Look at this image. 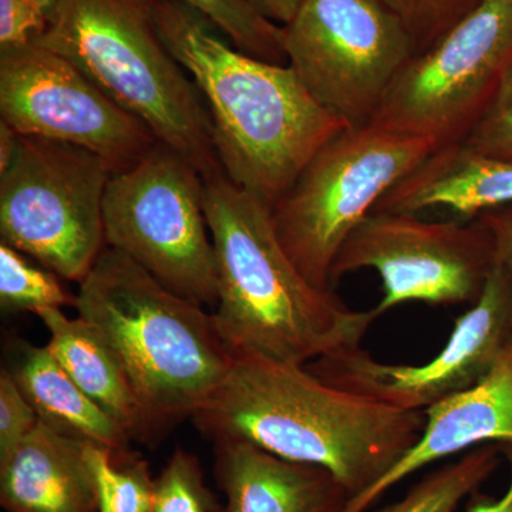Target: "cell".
Here are the masks:
<instances>
[{"label": "cell", "instance_id": "obj_25", "mask_svg": "<svg viewBox=\"0 0 512 512\" xmlns=\"http://www.w3.org/2000/svg\"><path fill=\"white\" fill-rule=\"evenodd\" d=\"M402 20L416 55L433 46L483 0H379ZM414 55V56H416Z\"/></svg>", "mask_w": 512, "mask_h": 512}, {"label": "cell", "instance_id": "obj_19", "mask_svg": "<svg viewBox=\"0 0 512 512\" xmlns=\"http://www.w3.org/2000/svg\"><path fill=\"white\" fill-rule=\"evenodd\" d=\"M5 369L47 426L84 443L127 450V431L73 382L47 346L15 340Z\"/></svg>", "mask_w": 512, "mask_h": 512}, {"label": "cell", "instance_id": "obj_21", "mask_svg": "<svg viewBox=\"0 0 512 512\" xmlns=\"http://www.w3.org/2000/svg\"><path fill=\"white\" fill-rule=\"evenodd\" d=\"M96 485L97 512H151L154 478L148 464L130 450L87 444Z\"/></svg>", "mask_w": 512, "mask_h": 512}, {"label": "cell", "instance_id": "obj_26", "mask_svg": "<svg viewBox=\"0 0 512 512\" xmlns=\"http://www.w3.org/2000/svg\"><path fill=\"white\" fill-rule=\"evenodd\" d=\"M463 144L483 156L512 161V64Z\"/></svg>", "mask_w": 512, "mask_h": 512}, {"label": "cell", "instance_id": "obj_15", "mask_svg": "<svg viewBox=\"0 0 512 512\" xmlns=\"http://www.w3.org/2000/svg\"><path fill=\"white\" fill-rule=\"evenodd\" d=\"M222 512H342L349 491L330 471L235 440L214 441Z\"/></svg>", "mask_w": 512, "mask_h": 512}, {"label": "cell", "instance_id": "obj_23", "mask_svg": "<svg viewBox=\"0 0 512 512\" xmlns=\"http://www.w3.org/2000/svg\"><path fill=\"white\" fill-rule=\"evenodd\" d=\"M77 295H72L59 276L45 266L32 262L29 256L6 244H0V303L6 311L35 313L43 308H76Z\"/></svg>", "mask_w": 512, "mask_h": 512}, {"label": "cell", "instance_id": "obj_31", "mask_svg": "<svg viewBox=\"0 0 512 512\" xmlns=\"http://www.w3.org/2000/svg\"><path fill=\"white\" fill-rule=\"evenodd\" d=\"M262 16L276 25L284 26L291 22L303 0H247Z\"/></svg>", "mask_w": 512, "mask_h": 512}, {"label": "cell", "instance_id": "obj_32", "mask_svg": "<svg viewBox=\"0 0 512 512\" xmlns=\"http://www.w3.org/2000/svg\"><path fill=\"white\" fill-rule=\"evenodd\" d=\"M18 141L19 134L2 121L0 123V171L5 170L12 161Z\"/></svg>", "mask_w": 512, "mask_h": 512}, {"label": "cell", "instance_id": "obj_5", "mask_svg": "<svg viewBox=\"0 0 512 512\" xmlns=\"http://www.w3.org/2000/svg\"><path fill=\"white\" fill-rule=\"evenodd\" d=\"M36 45L66 57L204 180L222 174L210 113L147 0H59Z\"/></svg>", "mask_w": 512, "mask_h": 512}, {"label": "cell", "instance_id": "obj_3", "mask_svg": "<svg viewBox=\"0 0 512 512\" xmlns=\"http://www.w3.org/2000/svg\"><path fill=\"white\" fill-rule=\"evenodd\" d=\"M218 265L215 328L232 353L306 366L360 346L373 311H352L303 278L276 235L272 208L225 174L204 180Z\"/></svg>", "mask_w": 512, "mask_h": 512}, {"label": "cell", "instance_id": "obj_1", "mask_svg": "<svg viewBox=\"0 0 512 512\" xmlns=\"http://www.w3.org/2000/svg\"><path fill=\"white\" fill-rule=\"evenodd\" d=\"M192 419L212 441H244L325 468L349 501L375 487L426 426L424 412L392 409L330 386L305 366L245 353H234L227 376Z\"/></svg>", "mask_w": 512, "mask_h": 512}, {"label": "cell", "instance_id": "obj_28", "mask_svg": "<svg viewBox=\"0 0 512 512\" xmlns=\"http://www.w3.org/2000/svg\"><path fill=\"white\" fill-rule=\"evenodd\" d=\"M49 22V16L28 0H0V52L36 45Z\"/></svg>", "mask_w": 512, "mask_h": 512}, {"label": "cell", "instance_id": "obj_4", "mask_svg": "<svg viewBox=\"0 0 512 512\" xmlns=\"http://www.w3.org/2000/svg\"><path fill=\"white\" fill-rule=\"evenodd\" d=\"M79 285L77 312L119 356L153 437L194 417L234 359L212 313L110 247Z\"/></svg>", "mask_w": 512, "mask_h": 512}, {"label": "cell", "instance_id": "obj_2", "mask_svg": "<svg viewBox=\"0 0 512 512\" xmlns=\"http://www.w3.org/2000/svg\"><path fill=\"white\" fill-rule=\"evenodd\" d=\"M154 25L210 113L222 173L268 207L346 124L315 100L292 67L256 59L180 0H147Z\"/></svg>", "mask_w": 512, "mask_h": 512}, {"label": "cell", "instance_id": "obj_33", "mask_svg": "<svg viewBox=\"0 0 512 512\" xmlns=\"http://www.w3.org/2000/svg\"><path fill=\"white\" fill-rule=\"evenodd\" d=\"M28 2L33 3L37 8L42 9L50 18L59 0H28Z\"/></svg>", "mask_w": 512, "mask_h": 512}, {"label": "cell", "instance_id": "obj_11", "mask_svg": "<svg viewBox=\"0 0 512 512\" xmlns=\"http://www.w3.org/2000/svg\"><path fill=\"white\" fill-rule=\"evenodd\" d=\"M495 264L490 234L477 218L430 222L407 212H372L340 249L330 282L375 271L383 285L372 309L379 319L402 303L473 305Z\"/></svg>", "mask_w": 512, "mask_h": 512}, {"label": "cell", "instance_id": "obj_9", "mask_svg": "<svg viewBox=\"0 0 512 512\" xmlns=\"http://www.w3.org/2000/svg\"><path fill=\"white\" fill-rule=\"evenodd\" d=\"M511 64L512 0H483L406 63L372 124L437 148L463 143Z\"/></svg>", "mask_w": 512, "mask_h": 512}, {"label": "cell", "instance_id": "obj_18", "mask_svg": "<svg viewBox=\"0 0 512 512\" xmlns=\"http://www.w3.org/2000/svg\"><path fill=\"white\" fill-rule=\"evenodd\" d=\"M35 315L49 332L47 349L73 382L131 439H153L127 370L103 336L80 316L67 318L62 309L43 308Z\"/></svg>", "mask_w": 512, "mask_h": 512}, {"label": "cell", "instance_id": "obj_17", "mask_svg": "<svg viewBox=\"0 0 512 512\" xmlns=\"http://www.w3.org/2000/svg\"><path fill=\"white\" fill-rule=\"evenodd\" d=\"M512 204V161L483 156L463 143L434 150L379 201L373 212H417L447 208L474 220Z\"/></svg>", "mask_w": 512, "mask_h": 512}, {"label": "cell", "instance_id": "obj_10", "mask_svg": "<svg viewBox=\"0 0 512 512\" xmlns=\"http://www.w3.org/2000/svg\"><path fill=\"white\" fill-rule=\"evenodd\" d=\"M282 42L303 86L348 127L372 123L416 55L402 20L379 0H303Z\"/></svg>", "mask_w": 512, "mask_h": 512}, {"label": "cell", "instance_id": "obj_29", "mask_svg": "<svg viewBox=\"0 0 512 512\" xmlns=\"http://www.w3.org/2000/svg\"><path fill=\"white\" fill-rule=\"evenodd\" d=\"M493 242L495 262L503 266L512 281V204L478 215Z\"/></svg>", "mask_w": 512, "mask_h": 512}, {"label": "cell", "instance_id": "obj_7", "mask_svg": "<svg viewBox=\"0 0 512 512\" xmlns=\"http://www.w3.org/2000/svg\"><path fill=\"white\" fill-rule=\"evenodd\" d=\"M113 171L86 148L19 136L0 171V235L59 278L83 281L103 249V204Z\"/></svg>", "mask_w": 512, "mask_h": 512}, {"label": "cell", "instance_id": "obj_16", "mask_svg": "<svg viewBox=\"0 0 512 512\" xmlns=\"http://www.w3.org/2000/svg\"><path fill=\"white\" fill-rule=\"evenodd\" d=\"M84 441L42 420L0 458V504L8 512H97L96 485Z\"/></svg>", "mask_w": 512, "mask_h": 512}, {"label": "cell", "instance_id": "obj_14", "mask_svg": "<svg viewBox=\"0 0 512 512\" xmlns=\"http://www.w3.org/2000/svg\"><path fill=\"white\" fill-rule=\"evenodd\" d=\"M426 426L416 446L367 493L342 512H367L417 471L484 444H512V335L493 369L466 392L424 412Z\"/></svg>", "mask_w": 512, "mask_h": 512}, {"label": "cell", "instance_id": "obj_30", "mask_svg": "<svg viewBox=\"0 0 512 512\" xmlns=\"http://www.w3.org/2000/svg\"><path fill=\"white\" fill-rule=\"evenodd\" d=\"M500 447L510 464V483L507 490L498 498L488 497L477 491L468 498L466 512H512V444H503Z\"/></svg>", "mask_w": 512, "mask_h": 512}, {"label": "cell", "instance_id": "obj_22", "mask_svg": "<svg viewBox=\"0 0 512 512\" xmlns=\"http://www.w3.org/2000/svg\"><path fill=\"white\" fill-rule=\"evenodd\" d=\"M210 20L241 52L276 64L286 62L282 26L266 19L247 0H180Z\"/></svg>", "mask_w": 512, "mask_h": 512}, {"label": "cell", "instance_id": "obj_6", "mask_svg": "<svg viewBox=\"0 0 512 512\" xmlns=\"http://www.w3.org/2000/svg\"><path fill=\"white\" fill-rule=\"evenodd\" d=\"M434 150L427 138L370 123L346 127L316 151L272 207L279 242L309 284L333 291L330 271L352 232Z\"/></svg>", "mask_w": 512, "mask_h": 512}, {"label": "cell", "instance_id": "obj_8", "mask_svg": "<svg viewBox=\"0 0 512 512\" xmlns=\"http://www.w3.org/2000/svg\"><path fill=\"white\" fill-rule=\"evenodd\" d=\"M106 247L123 252L165 288L200 306L218 302V265L204 210V178L158 143L111 175L103 204Z\"/></svg>", "mask_w": 512, "mask_h": 512}, {"label": "cell", "instance_id": "obj_20", "mask_svg": "<svg viewBox=\"0 0 512 512\" xmlns=\"http://www.w3.org/2000/svg\"><path fill=\"white\" fill-rule=\"evenodd\" d=\"M500 444H484L437 468L403 498L376 512H456L500 467Z\"/></svg>", "mask_w": 512, "mask_h": 512}, {"label": "cell", "instance_id": "obj_24", "mask_svg": "<svg viewBox=\"0 0 512 512\" xmlns=\"http://www.w3.org/2000/svg\"><path fill=\"white\" fill-rule=\"evenodd\" d=\"M151 512H222L207 487L198 458L177 448L154 478Z\"/></svg>", "mask_w": 512, "mask_h": 512}, {"label": "cell", "instance_id": "obj_13", "mask_svg": "<svg viewBox=\"0 0 512 512\" xmlns=\"http://www.w3.org/2000/svg\"><path fill=\"white\" fill-rule=\"evenodd\" d=\"M512 335V281L495 264L480 298L458 316L439 355L424 365L379 362L362 346L320 357L306 369L322 382L402 412H426L488 375Z\"/></svg>", "mask_w": 512, "mask_h": 512}, {"label": "cell", "instance_id": "obj_12", "mask_svg": "<svg viewBox=\"0 0 512 512\" xmlns=\"http://www.w3.org/2000/svg\"><path fill=\"white\" fill-rule=\"evenodd\" d=\"M0 117L19 136L92 151L113 174L133 167L158 144L143 121L76 64L39 45L0 52Z\"/></svg>", "mask_w": 512, "mask_h": 512}, {"label": "cell", "instance_id": "obj_27", "mask_svg": "<svg viewBox=\"0 0 512 512\" xmlns=\"http://www.w3.org/2000/svg\"><path fill=\"white\" fill-rule=\"evenodd\" d=\"M39 421L32 404L3 367L0 372V458L12 453Z\"/></svg>", "mask_w": 512, "mask_h": 512}]
</instances>
